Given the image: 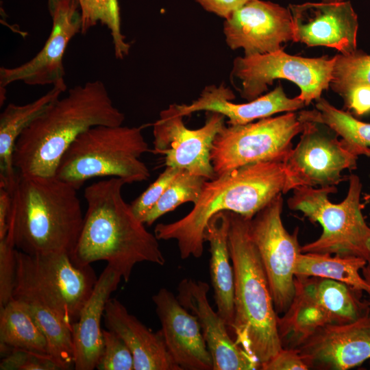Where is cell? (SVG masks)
<instances>
[{
    "mask_svg": "<svg viewBox=\"0 0 370 370\" xmlns=\"http://www.w3.org/2000/svg\"><path fill=\"white\" fill-rule=\"evenodd\" d=\"M282 204L280 194L249 221V233L258 251L277 314H284L291 303L295 263L301 253L297 230L290 234L282 223Z\"/></svg>",
    "mask_w": 370,
    "mask_h": 370,
    "instance_id": "4fadbf2b",
    "label": "cell"
},
{
    "mask_svg": "<svg viewBox=\"0 0 370 370\" xmlns=\"http://www.w3.org/2000/svg\"><path fill=\"white\" fill-rule=\"evenodd\" d=\"M228 247L234 274L235 342L261 365L282 349L268 280L249 221L229 212Z\"/></svg>",
    "mask_w": 370,
    "mask_h": 370,
    "instance_id": "5b68a950",
    "label": "cell"
},
{
    "mask_svg": "<svg viewBox=\"0 0 370 370\" xmlns=\"http://www.w3.org/2000/svg\"><path fill=\"white\" fill-rule=\"evenodd\" d=\"M1 370H61L51 356L33 352L14 349L3 356Z\"/></svg>",
    "mask_w": 370,
    "mask_h": 370,
    "instance_id": "e575fe53",
    "label": "cell"
},
{
    "mask_svg": "<svg viewBox=\"0 0 370 370\" xmlns=\"http://www.w3.org/2000/svg\"><path fill=\"white\" fill-rule=\"evenodd\" d=\"M103 348L96 369L134 370L132 354L123 340L114 332L103 329Z\"/></svg>",
    "mask_w": 370,
    "mask_h": 370,
    "instance_id": "d6a6232c",
    "label": "cell"
},
{
    "mask_svg": "<svg viewBox=\"0 0 370 370\" xmlns=\"http://www.w3.org/2000/svg\"><path fill=\"white\" fill-rule=\"evenodd\" d=\"M293 40L308 47L334 48L341 54L357 49L358 16L350 1L290 4Z\"/></svg>",
    "mask_w": 370,
    "mask_h": 370,
    "instance_id": "e0dca14e",
    "label": "cell"
},
{
    "mask_svg": "<svg viewBox=\"0 0 370 370\" xmlns=\"http://www.w3.org/2000/svg\"><path fill=\"white\" fill-rule=\"evenodd\" d=\"M121 275L107 264L99 276L89 298L72 325L75 370L96 369L103 353L101 318L111 294L116 290Z\"/></svg>",
    "mask_w": 370,
    "mask_h": 370,
    "instance_id": "7402d4cb",
    "label": "cell"
},
{
    "mask_svg": "<svg viewBox=\"0 0 370 370\" xmlns=\"http://www.w3.org/2000/svg\"><path fill=\"white\" fill-rule=\"evenodd\" d=\"M299 118L304 123L300 140L284 161L288 190L345 180L342 172L356 167L358 155L325 124Z\"/></svg>",
    "mask_w": 370,
    "mask_h": 370,
    "instance_id": "7c38bea8",
    "label": "cell"
},
{
    "mask_svg": "<svg viewBox=\"0 0 370 370\" xmlns=\"http://www.w3.org/2000/svg\"><path fill=\"white\" fill-rule=\"evenodd\" d=\"M228 211L215 214L204 232L210 244V272L217 312L232 333L234 316V274L228 247Z\"/></svg>",
    "mask_w": 370,
    "mask_h": 370,
    "instance_id": "cb8c5ba5",
    "label": "cell"
},
{
    "mask_svg": "<svg viewBox=\"0 0 370 370\" xmlns=\"http://www.w3.org/2000/svg\"><path fill=\"white\" fill-rule=\"evenodd\" d=\"M334 60V56H292L282 49L237 57L234 60L231 74L241 81V95L248 101L262 95L275 79H284L297 85L300 89L298 97L308 106L320 99L322 92L330 86Z\"/></svg>",
    "mask_w": 370,
    "mask_h": 370,
    "instance_id": "8fae6325",
    "label": "cell"
},
{
    "mask_svg": "<svg viewBox=\"0 0 370 370\" xmlns=\"http://www.w3.org/2000/svg\"><path fill=\"white\" fill-rule=\"evenodd\" d=\"M316 101L315 109L301 111L299 115L325 124L358 156L370 158V123L361 121L350 112L337 109L323 98Z\"/></svg>",
    "mask_w": 370,
    "mask_h": 370,
    "instance_id": "f1b7e54d",
    "label": "cell"
},
{
    "mask_svg": "<svg viewBox=\"0 0 370 370\" xmlns=\"http://www.w3.org/2000/svg\"><path fill=\"white\" fill-rule=\"evenodd\" d=\"M149 150L140 127L95 126L69 146L55 176L77 190L97 177H118L126 184L146 181L150 173L140 157Z\"/></svg>",
    "mask_w": 370,
    "mask_h": 370,
    "instance_id": "8992f818",
    "label": "cell"
},
{
    "mask_svg": "<svg viewBox=\"0 0 370 370\" xmlns=\"http://www.w3.org/2000/svg\"><path fill=\"white\" fill-rule=\"evenodd\" d=\"M223 32L227 46L243 49L245 56L268 53L293 40L288 8L262 0H249L224 19Z\"/></svg>",
    "mask_w": 370,
    "mask_h": 370,
    "instance_id": "2e32d148",
    "label": "cell"
},
{
    "mask_svg": "<svg viewBox=\"0 0 370 370\" xmlns=\"http://www.w3.org/2000/svg\"><path fill=\"white\" fill-rule=\"evenodd\" d=\"M205 10L224 19L249 0H195Z\"/></svg>",
    "mask_w": 370,
    "mask_h": 370,
    "instance_id": "f35d334b",
    "label": "cell"
},
{
    "mask_svg": "<svg viewBox=\"0 0 370 370\" xmlns=\"http://www.w3.org/2000/svg\"><path fill=\"white\" fill-rule=\"evenodd\" d=\"M77 190L56 176L16 172L5 237L27 254L71 256L84 221Z\"/></svg>",
    "mask_w": 370,
    "mask_h": 370,
    "instance_id": "277c9868",
    "label": "cell"
},
{
    "mask_svg": "<svg viewBox=\"0 0 370 370\" xmlns=\"http://www.w3.org/2000/svg\"><path fill=\"white\" fill-rule=\"evenodd\" d=\"M234 98L232 90L224 84L209 85L190 104H177V108L184 116L199 111L217 112L228 119L229 125H238L271 116L278 112H294L305 106L298 96L288 97L280 84L272 91L247 103L232 102Z\"/></svg>",
    "mask_w": 370,
    "mask_h": 370,
    "instance_id": "44dd1931",
    "label": "cell"
},
{
    "mask_svg": "<svg viewBox=\"0 0 370 370\" xmlns=\"http://www.w3.org/2000/svg\"><path fill=\"white\" fill-rule=\"evenodd\" d=\"M166 349L181 370H212L213 362L197 317L170 291L152 296Z\"/></svg>",
    "mask_w": 370,
    "mask_h": 370,
    "instance_id": "ffe728a7",
    "label": "cell"
},
{
    "mask_svg": "<svg viewBox=\"0 0 370 370\" xmlns=\"http://www.w3.org/2000/svg\"><path fill=\"white\" fill-rule=\"evenodd\" d=\"M15 250L6 237L0 240V308L13 299L16 274Z\"/></svg>",
    "mask_w": 370,
    "mask_h": 370,
    "instance_id": "d590c367",
    "label": "cell"
},
{
    "mask_svg": "<svg viewBox=\"0 0 370 370\" xmlns=\"http://www.w3.org/2000/svg\"><path fill=\"white\" fill-rule=\"evenodd\" d=\"M362 278L369 286V288L367 293L369 295V301L367 302V306L369 314H370V257L367 260L366 265L362 269Z\"/></svg>",
    "mask_w": 370,
    "mask_h": 370,
    "instance_id": "60d3db41",
    "label": "cell"
},
{
    "mask_svg": "<svg viewBox=\"0 0 370 370\" xmlns=\"http://www.w3.org/2000/svg\"><path fill=\"white\" fill-rule=\"evenodd\" d=\"M48 5L53 21L48 39L28 62L0 69L1 88L17 81L31 86H54L64 82L63 56L71 38L81 32L79 6L77 0H53Z\"/></svg>",
    "mask_w": 370,
    "mask_h": 370,
    "instance_id": "9a60e30c",
    "label": "cell"
},
{
    "mask_svg": "<svg viewBox=\"0 0 370 370\" xmlns=\"http://www.w3.org/2000/svg\"><path fill=\"white\" fill-rule=\"evenodd\" d=\"M13 299L21 301L32 314L45 338L49 354L61 370L74 366V347L72 327L54 310L45 304L28 296Z\"/></svg>",
    "mask_w": 370,
    "mask_h": 370,
    "instance_id": "83f0119b",
    "label": "cell"
},
{
    "mask_svg": "<svg viewBox=\"0 0 370 370\" xmlns=\"http://www.w3.org/2000/svg\"><path fill=\"white\" fill-rule=\"evenodd\" d=\"M370 360V359H369Z\"/></svg>",
    "mask_w": 370,
    "mask_h": 370,
    "instance_id": "7bdbcfd3",
    "label": "cell"
},
{
    "mask_svg": "<svg viewBox=\"0 0 370 370\" xmlns=\"http://www.w3.org/2000/svg\"><path fill=\"white\" fill-rule=\"evenodd\" d=\"M348 110L361 116L370 112V86H357L343 97Z\"/></svg>",
    "mask_w": 370,
    "mask_h": 370,
    "instance_id": "74e56055",
    "label": "cell"
},
{
    "mask_svg": "<svg viewBox=\"0 0 370 370\" xmlns=\"http://www.w3.org/2000/svg\"><path fill=\"white\" fill-rule=\"evenodd\" d=\"M284 162L248 164L206 180L198 201L180 219L158 223V240H175L180 258H199L204 252V232L212 216L222 211L251 219L280 194L288 192Z\"/></svg>",
    "mask_w": 370,
    "mask_h": 370,
    "instance_id": "3957f363",
    "label": "cell"
},
{
    "mask_svg": "<svg viewBox=\"0 0 370 370\" xmlns=\"http://www.w3.org/2000/svg\"><path fill=\"white\" fill-rule=\"evenodd\" d=\"M330 86L341 97L353 88L370 86V54L356 49L334 56Z\"/></svg>",
    "mask_w": 370,
    "mask_h": 370,
    "instance_id": "1f68e13d",
    "label": "cell"
},
{
    "mask_svg": "<svg viewBox=\"0 0 370 370\" xmlns=\"http://www.w3.org/2000/svg\"><path fill=\"white\" fill-rule=\"evenodd\" d=\"M177 104H171L160 113L153 125V151L164 156V164L212 180L216 177L210 152L216 136L225 125V117L209 112L204 125L189 129Z\"/></svg>",
    "mask_w": 370,
    "mask_h": 370,
    "instance_id": "5bb4252c",
    "label": "cell"
},
{
    "mask_svg": "<svg viewBox=\"0 0 370 370\" xmlns=\"http://www.w3.org/2000/svg\"><path fill=\"white\" fill-rule=\"evenodd\" d=\"M124 121L103 82L77 85L23 130L14 146V166L21 174L55 176L62 156L81 134L97 125H121Z\"/></svg>",
    "mask_w": 370,
    "mask_h": 370,
    "instance_id": "7a4b0ae2",
    "label": "cell"
},
{
    "mask_svg": "<svg viewBox=\"0 0 370 370\" xmlns=\"http://www.w3.org/2000/svg\"><path fill=\"white\" fill-rule=\"evenodd\" d=\"M209 290L205 282L185 278L178 284L176 297L199 323L212 358V370L260 369V365L232 338L225 322L210 306Z\"/></svg>",
    "mask_w": 370,
    "mask_h": 370,
    "instance_id": "d6986e66",
    "label": "cell"
},
{
    "mask_svg": "<svg viewBox=\"0 0 370 370\" xmlns=\"http://www.w3.org/2000/svg\"><path fill=\"white\" fill-rule=\"evenodd\" d=\"M367 260L354 256H332L330 254L301 253L295 267V275L316 276L338 281L358 291L369 288L360 271Z\"/></svg>",
    "mask_w": 370,
    "mask_h": 370,
    "instance_id": "4316f807",
    "label": "cell"
},
{
    "mask_svg": "<svg viewBox=\"0 0 370 370\" xmlns=\"http://www.w3.org/2000/svg\"><path fill=\"white\" fill-rule=\"evenodd\" d=\"M262 370H307L308 366L295 349L282 348L260 367Z\"/></svg>",
    "mask_w": 370,
    "mask_h": 370,
    "instance_id": "8d00e7d4",
    "label": "cell"
},
{
    "mask_svg": "<svg viewBox=\"0 0 370 370\" xmlns=\"http://www.w3.org/2000/svg\"><path fill=\"white\" fill-rule=\"evenodd\" d=\"M322 2H325V3H335V2H341V1H345L346 0H321Z\"/></svg>",
    "mask_w": 370,
    "mask_h": 370,
    "instance_id": "b9f144b4",
    "label": "cell"
},
{
    "mask_svg": "<svg viewBox=\"0 0 370 370\" xmlns=\"http://www.w3.org/2000/svg\"><path fill=\"white\" fill-rule=\"evenodd\" d=\"M14 349L50 356L45 335L26 306L15 299L0 308L1 354Z\"/></svg>",
    "mask_w": 370,
    "mask_h": 370,
    "instance_id": "484cf974",
    "label": "cell"
},
{
    "mask_svg": "<svg viewBox=\"0 0 370 370\" xmlns=\"http://www.w3.org/2000/svg\"><path fill=\"white\" fill-rule=\"evenodd\" d=\"M11 201L10 192L0 186V240L5 238L8 233Z\"/></svg>",
    "mask_w": 370,
    "mask_h": 370,
    "instance_id": "ab89813d",
    "label": "cell"
},
{
    "mask_svg": "<svg viewBox=\"0 0 370 370\" xmlns=\"http://www.w3.org/2000/svg\"><path fill=\"white\" fill-rule=\"evenodd\" d=\"M310 369L347 370L370 359V314L318 329L295 348Z\"/></svg>",
    "mask_w": 370,
    "mask_h": 370,
    "instance_id": "ac0fdd59",
    "label": "cell"
},
{
    "mask_svg": "<svg viewBox=\"0 0 370 370\" xmlns=\"http://www.w3.org/2000/svg\"><path fill=\"white\" fill-rule=\"evenodd\" d=\"M81 15V32L85 34L99 22L110 32L114 55L122 60L130 53L131 45L121 32L118 0H77Z\"/></svg>",
    "mask_w": 370,
    "mask_h": 370,
    "instance_id": "f546056e",
    "label": "cell"
},
{
    "mask_svg": "<svg viewBox=\"0 0 370 370\" xmlns=\"http://www.w3.org/2000/svg\"><path fill=\"white\" fill-rule=\"evenodd\" d=\"M104 323L125 343L134 359V370H181L170 356L162 334L151 332L118 299L106 305Z\"/></svg>",
    "mask_w": 370,
    "mask_h": 370,
    "instance_id": "603a6c76",
    "label": "cell"
},
{
    "mask_svg": "<svg viewBox=\"0 0 370 370\" xmlns=\"http://www.w3.org/2000/svg\"><path fill=\"white\" fill-rule=\"evenodd\" d=\"M206 180L204 177L182 171L145 217L143 223L151 225L161 216L184 203L196 204Z\"/></svg>",
    "mask_w": 370,
    "mask_h": 370,
    "instance_id": "4dcf8cb0",
    "label": "cell"
},
{
    "mask_svg": "<svg viewBox=\"0 0 370 370\" xmlns=\"http://www.w3.org/2000/svg\"><path fill=\"white\" fill-rule=\"evenodd\" d=\"M66 89L65 82L53 86L52 88L37 99L24 104L9 103L0 114V186L9 192L16 177L13 164L16 142L29 125Z\"/></svg>",
    "mask_w": 370,
    "mask_h": 370,
    "instance_id": "d4e9b609",
    "label": "cell"
},
{
    "mask_svg": "<svg viewBox=\"0 0 370 370\" xmlns=\"http://www.w3.org/2000/svg\"><path fill=\"white\" fill-rule=\"evenodd\" d=\"M358 291L343 282L316 276L295 275L291 303L278 317L282 348L295 349L318 329L352 322L369 313Z\"/></svg>",
    "mask_w": 370,
    "mask_h": 370,
    "instance_id": "9c48e42d",
    "label": "cell"
},
{
    "mask_svg": "<svg viewBox=\"0 0 370 370\" xmlns=\"http://www.w3.org/2000/svg\"><path fill=\"white\" fill-rule=\"evenodd\" d=\"M346 197L338 204L331 202L334 186H301L294 189L288 200L289 208L301 211L311 222L319 223L322 233L313 242L301 247L302 253L330 254L370 257V227L361 210L362 183L356 175L349 177Z\"/></svg>",
    "mask_w": 370,
    "mask_h": 370,
    "instance_id": "52a82bcc",
    "label": "cell"
},
{
    "mask_svg": "<svg viewBox=\"0 0 370 370\" xmlns=\"http://www.w3.org/2000/svg\"><path fill=\"white\" fill-rule=\"evenodd\" d=\"M182 171L183 170L166 166L157 179L131 204L134 214L143 223L145 217Z\"/></svg>",
    "mask_w": 370,
    "mask_h": 370,
    "instance_id": "836d02e7",
    "label": "cell"
},
{
    "mask_svg": "<svg viewBox=\"0 0 370 370\" xmlns=\"http://www.w3.org/2000/svg\"><path fill=\"white\" fill-rule=\"evenodd\" d=\"M13 297L28 296L56 311L72 327L97 281L90 265H76L66 253L31 255L16 249Z\"/></svg>",
    "mask_w": 370,
    "mask_h": 370,
    "instance_id": "ba28073f",
    "label": "cell"
},
{
    "mask_svg": "<svg viewBox=\"0 0 370 370\" xmlns=\"http://www.w3.org/2000/svg\"><path fill=\"white\" fill-rule=\"evenodd\" d=\"M125 184L121 178L110 177L85 188L87 210L71 258L80 267L106 261L127 282L137 263L163 266L165 258L158 239L146 230L123 198Z\"/></svg>",
    "mask_w": 370,
    "mask_h": 370,
    "instance_id": "6da1fadb",
    "label": "cell"
},
{
    "mask_svg": "<svg viewBox=\"0 0 370 370\" xmlns=\"http://www.w3.org/2000/svg\"><path fill=\"white\" fill-rule=\"evenodd\" d=\"M304 123L293 112L245 125H225L215 137L210 160L216 175L259 162H284Z\"/></svg>",
    "mask_w": 370,
    "mask_h": 370,
    "instance_id": "30bf717a",
    "label": "cell"
}]
</instances>
